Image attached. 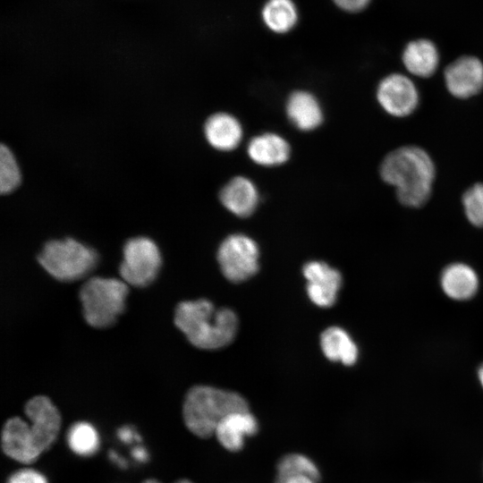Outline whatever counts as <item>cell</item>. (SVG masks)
<instances>
[{
    "instance_id": "obj_2",
    "label": "cell",
    "mask_w": 483,
    "mask_h": 483,
    "mask_svg": "<svg viewBox=\"0 0 483 483\" xmlns=\"http://www.w3.org/2000/svg\"><path fill=\"white\" fill-rule=\"evenodd\" d=\"M174 324L195 347L214 350L234 339L238 318L230 309H216L208 300L199 299L180 302Z\"/></svg>"
},
{
    "instance_id": "obj_14",
    "label": "cell",
    "mask_w": 483,
    "mask_h": 483,
    "mask_svg": "<svg viewBox=\"0 0 483 483\" xmlns=\"http://www.w3.org/2000/svg\"><path fill=\"white\" fill-rule=\"evenodd\" d=\"M258 431V423L250 411H239L225 417L217 425L214 436L227 451L238 452L242 449L247 437Z\"/></svg>"
},
{
    "instance_id": "obj_27",
    "label": "cell",
    "mask_w": 483,
    "mask_h": 483,
    "mask_svg": "<svg viewBox=\"0 0 483 483\" xmlns=\"http://www.w3.org/2000/svg\"><path fill=\"white\" fill-rule=\"evenodd\" d=\"M116 436L118 440L126 445H131L133 443L140 444L141 441V436L134 426L123 425L116 430Z\"/></svg>"
},
{
    "instance_id": "obj_3",
    "label": "cell",
    "mask_w": 483,
    "mask_h": 483,
    "mask_svg": "<svg viewBox=\"0 0 483 483\" xmlns=\"http://www.w3.org/2000/svg\"><path fill=\"white\" fill-rule=\"evenodd\" d=\"M249 410L247 401L235 393L209 386H195L186 394L182 419L187 429L199 438L214 436L219 422L227 415Z\"/></svg>"
},
{
    "instance_id": "obj_15",
    "label": "cell",
    "mask_w": 483,
    "mask_h": 483,
    "mask_svg": "<svg viewBox=\"0 0 483 483\" xmlns=\"http://www.w3.org/2000/svg\"><path fill=\"white\" fill-rule=\"evenodd\" d=\"M222 204L240 217L250 216L257 208L258 193L255 184L244 176L230 180L219 194Z\"/></svg>"
},
{
    "instance_id": "obj_32",
    "label": "cell",
    "mask_w": 483,
    "mask_h": 483,
    "mask_svg": "<svg viewBox=\"0 0 483 483\" xmlns=\"http://www.w3.org/2000/svg\"><path fill=\"white\" fill-rule=\"evenodd\" d=\"M141 483H162V482H160L158 479H147L143 480ZM174 483H194V482L187 479H182L176 480Z\"/></svg>"
},
{
    "instance_id": "obj_24",
    "label": "cell",
    "mask_w": 483,
    "mask_h": 483,
    "mask_svg": "<svg viewBox=\"0 0 483 483\" xmlns=\"http://www.w3.org/2000/svg\"><path fill=\"white\" fill-rule=\"evenodd\" d=\"M21 182V174L12 150L2 144L0 148V191L8 194L13 191Z\"/></svg>"
},
{
    "instance_id": "obj_23",
    "label": "cell",
    "mask_w": 483,
    "mask_h": 483,
    "mask_svg": "<svg viewBox=\"0 0 483 483\" xmlns=\"http://www.w3.org/2000/svg\"><path fill=\"white\" fill-rule=\"evenodd\" d=\"M292 476H307L318 481L320 472L316 463L301 453H289L283 456L276 465V479Z\"/></svg>"
},
{
    "instance_id": "obj_6",
    "label": "cell",
    "mask_w": 483,
    "mask_h": 483,
    "mask_svg": "<svg viewBox=\"0 0 483 483\" xmlns=\"http://www.w3.org/2000/svg\"><path fill=\"white\" fill-rule=\"evenodd\" d=\"M161 265L162 256L157 243L150 238L139 236L129 239L123 245L119 273L127 284L145 287L157 278Z\"/></svg>"
},
{
    "instance_id": "obj_28",
    "label": "cell",
    "mask_w": 483,
    "mask_h": 483,
    "mask_svg": "<svg viewBox=\"0 0 483 483\" xmlns=\"http://www.w3.org/2000/svg\"><path fill=\"white\" fill-rule=\"evenodd\" d=\"M334 2L344 11L357 13L365 9L370 0H334Z\"/></svg>"
},
{
    "instance_id": "obj_18",
    "label": "cell",
    "mask_w": 483,
    "mask_h": 483,
    "mask_svg": "<svg viewBox=\"0 0 483 483\" xmlns=\"http://www.w3.org/2000/svg\"><path fill=\"white\" fill-rule=\"evenodd\" d=\"M287 116L301 131H311L323 121V111L318 99L309 92H292L286 103Z\"/></svg>"
},
{
    "instance_id": "obj_12",
    "label": "cell",
    "mask_w": 483,
    "mask_h": 483,
    "mask_svg": "<svg viewBox=\"0 0 483 483\" xmlns=\"http://www.w3.org/2000/svg\"><path fill=\"white\" fill-rule=\"evenodd\" d=\"M302 271L310 301L322 308L332 306L342 285L340 272L321 261L306 263Z\"/></svg>"
},
{
    "instance_id": "obj_9",
    "label": "cell",
    "mask_w": 483,
    "mask_h": 483,
    "mask_svg": "<svg viewBox=\"0 0 483 483\" xmlns=\"http://www.w3.org/2000/svg\"><path fill=\"white\" fill-rule=\"evenodd\" d=\"M1 447L8 458L24 465L33 463L44 453L29 421L19 416L11 417L4 423Z\"/></svg>"
},
{
    "instance_id": "obj_4",
    "label": "cell",
    "mask_w": 483,
    "mask_h": 483,
    "mask_svg": "<svg viewBox=\"0 0 483 483\" xmlns=\"http://www.w3.org/2000/svg\"><path fill=\"white\" fill-rule=\"evenodd\" d=\"M128 284L113 277L89 278L79 292L86 322L97 328L112 326L124 311Z\"/></svg>"
},
{
    "instance_id": "obj_22",
    "label": "cell",
    "mask_w": 483,
    "mask_h": 483,
    "mask_svg": "<svg viewBox=\"0 0 483 483\" xmlns=\"http://www.w3.org/2000/svg\"><path fill=\"white\" fill-rule=\"evenodd\" d=\"M298 17V10L292 0H268L262 9L265 25L275 33L292 30Z\"/></svg>"
},
{
    "instance_id": "obj_33",
    "label": "cell",
    "mask_w": 483,
    "mask_h": 483,
    "mask_svg": "<svg viewBox=\"0 0 483 483\" xmlns=\"http://www.w3.org/2000/svg\"><path fill=\"white\" fill-rule=\"evenodd\" d=\"M477 376H478V379L479 381V384L483 388V363H481L479 365V367L478 368Z\"/></svg>"
},
{
    "instance_id": "obj_21",
    "label": "cell",
    "mask_w": 483,
    "mask_h": 483,
    "mask_svg": "<svg viewBox=\"0 0 483 483\" xmlns=\"http://www.w3.org/2000/svg\"><path fill=\"white\" fill-rule=\"evenodd\" d=\"M65 439L71 452L84 458L96 454L101 445L98 429L86 420L72 423L66 431Z\"/></svg>"
},
{
    "instance_id": "obj_17",
    "label": "cell",
    "mask_w": 483,
    "mask_h": 483,
    "mask_svg": "<svg viewBox=\"0 0 483 483\" xmlns=\"http://www.w3.org/2000/svg\"><path fill=\"white\" fill-rule=\"evenodd\" d=\"M402 60L410 73L420 78H428L438 67L439 54L432 41L422 38L407 44Z\"/></svg>"
},
{
    "instance_id": "obj_19",
    "label": "cell",
    "mask_w": 483,
    "mask_h": 483,
    "mask_svg": "<svg viewBox=\"0 0 483 483\" xmlns=\"http://www.w3.org/2000/svg\"><path fill=\"white\" fill-rule=\"evenodd\" d=\"M250 158L258 165L275 166L287 161L290 146L280 135L263 133L250 140L247 147Z\"/></svg>"
},
{
    "instance_id": "obj_10",
    "label": "cell",
    "mask_w": 483,
    "mask_h": 483,
    "mask_svg": "<svg viewBox=\"0 0 483 483\" xmlns=\"http://www.w3.org/2000/svg\"><path fill=\"white\" fill-rule=\"evenodd\" d=\"M25 418L44 453L56 441L62 417L55 403L46 395L30 398L24 406Z\"/></svg>"
},
{
    "instance_id": "obj_30",
    "label": "cell",
    "mask_w": 483,
    "mask_h": 483,
    "mask_svg": "<svg viewBox=\"0 0 483 483\" xmlns=\"http://www.w3.org/2000/svg\"><path fill=\"white\" fill-rule=\"evenodd\" d=\"M275 483H318V480L307 476H292L275 479Z\"/></svg>"
},
{
    "instance_id": "obj_7",
    "label": "cell",
    "mask_w": 483,
    "mask_h": 483,
    "mask_svg": "<svg viewBox=\"0 0 483 483\" xmlns=\"http://www.w3.org/2000/svg\"><path fill=\"white\" fill-rule=\"evenodd\" d=\"M257 243L244 234L226 237L217 250V262L221 272L231 282L239 283L254 275L258 270Z\"/></svg>"
},
{
    "instance_id": "obj_25",
    "label": "cell",
    "mask_w": 483,
    "mask_h": 483,
    "mask_svg": "<svg viewBox=\"0 0 483 483\" xmlns=\"http://www.w3.org/2000/svg\"><path fill=\"white\" fill-rule=\"evenodd\" d=\"M462 203L466 218L475 227H483V182H477L468 188Z\"/></svg>"
},
{
    "instance_id": "obj_11",
    "label": "cell",
    "mask_w": 483,
    "mask_h": 483,
    "mask_svg": "<svg viewBox=\"0 0 483 483\" xmlns=\"http://www.w3.org/2000/svg\"><path fill=\"white\" fill-rule=\"evenodd\" d=\"M444 78L452 96L471 97L483 89V63L472 55L461 56L446 66Z\"/></svg>"
},
{
    "instance_id": "obj_8",
    "label": "cell",
    "mask_w": 483,
    "mask_h": 483,
    "mask_svg": "<svg viewBox=\"0 0 483 483\" xmlns=\"http://www.w3.org/2000/svg\"><path fill=\"white\" fill-rule=\"evenodd\" d=\"M380 106L394 117H406L419 106V94L414 82L406 75L392 73L380 80L377 88Z\"/></svg>"
},
{
    "instance_id": "obj_16",
    "label": "cell",
    "mask_w": 483,
    "mask_h": 483,
    "mask_svg": "<svg viewBox=\"0 0 483 483\" xmlns=\"http://www.w3.org/2000/svg\"><path fill=\"white\" fill-rule=\"evenodd\" d=\"M204 134L213 148L221 151H230L240 144L242 128L239 121L232 114L216 113L206 121Z\"/></svg>"
},
{
    "instance_id": "obj_5",
    "label": "cell",
    "mask_w": 483,
    "mask_h": 483,
    "mask_svg": "<svg viewBox=\"0 0 483 483\" xmlns=\"http://www.w3.org/2000/svg\"><path fill=\"white\" fill-rule=\"evenodd\" d=\"M38 261L56 280L72 282L85 277L95 268L98 254L75 239L65 238L47 242Z\"/></svg>"
},
{
    "instance_id": "obj_31",
    "label": "cell",
    "mask_w": 483,
    "mask_h": 483,
    "mask_svg": "<svg viewBox=\"0 0 483 483\" xmlns=\"http://www.w3.org/2000/svg\"><path fill=\"white\" fill-rule=\"evenodd\" d=\"M109 460L121 469H125L128 466V462L124 457L120 455L115 450H110L108 452Z\"/></svg>"
},
{
    "instance_id": "obj_26",
    "label": "cell",
    "mask_w": 483,
    "mask_h": 483,
    "mask_svg": "<svg viewBox=\"0 0 483 483\" xmlns=\"http://www.w3.org/2000/svg\"><path fill=\"white\" fill-rule=\"evenodd\" d=\"M6 483H49V481L42 471L26 465L11 473Z\"/></svg>"
},
{
    "instance_id": "obj_20",
    "label": "cell",
    "mask_w": 483,
    "mask_h": 483,
    "mask_svg": "<svg viewBox=\"0 0 483 483\" xmlns=\"http://www.w3.org/2000/svg\"><path fill=\"white\" fill-rule=\"evenodd\" d=\"M320 345L325 356L332 361H340L346 366H352L358 360L357 344L350 335L339 326L326 328L321 334Z\"/></svg>"
},
{
    "instance_id": "obj_29",
    "label": "cell",
    "mask_w": 483,
    "mask_h": 483,
    "mask_svg": "<svg viewBox=\"0 0 483 483\" xmlns=\"http://www.w3.org/2000/svg\"><path fill=\"white\" fill-rule=\"evenodd\" d=\"M131 456L135 462L144 463L148 461L149 453L144 445L137 444L131 448Z\"/></svg>"
},
{
    "instance_id": "obj_13",
    "label": "cell",
    "mask_w": 483,
    "mask_h": 483,
    "mask_svg": "<svg viewBox=\"0 0 483 483\" xmlns=\"http://www.w3.org/2000/svg\"><path fill=\"white\" fill-rule=\"evenodd\" d=\"M439 284L445 296L456 301H465L477 294L479 278L475 269L470 265L453 262L443 268Z\"/></svg>"
},
{
    "instance_id": "obj_1",
    "label": "cell",
    "mask_w": 483,
    "mask_h": 483,
    "mask_svg": "<svg viewBox=\"0 0 483 483\" xmlns=\"http://www.w3.org/2000/svg\"><path fill=\"white\" fill-rule=\"evenodd\" d=\"M379 173L394 187L398 201L408 208H420L429 199L436 166L429 154L418 146H403L388 153Z\"/></svg>"
}]
</instances>
